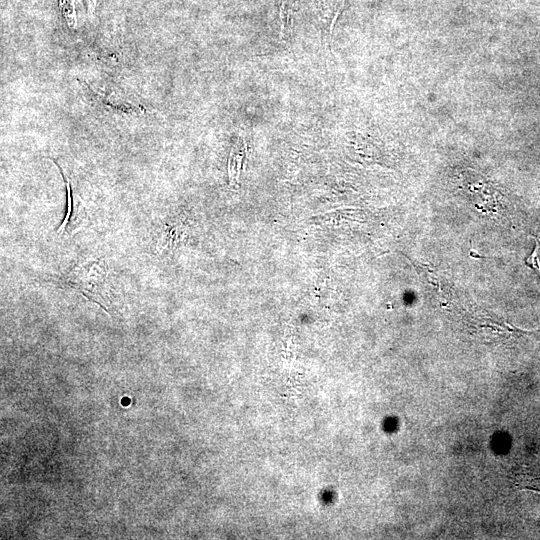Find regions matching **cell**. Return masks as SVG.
Returning a JSON list of instances; mask_svg holds the SVG:
<instances>
[{"label":"cell","instance_id":"6da1fadb","mask_svg":"<svg viewBox=\"0 0 540 540\" xmlns=\"http://www.w3.org/2000/svg\"><path fill=\"white\" fill-rule=\"evenodd\" d=\"M61 281L111 314L108 266L102 258H89L75 265Z\"/></svg>","mask_w":540,"mask_h":540},{"label":"cell","instance_id":"7a4b0ae2","mask_svg":"<svg viewBox=\"0 0 540 540\" xmlns=\"http://www.w3.org/2000/svg\"><path fill=\"white\" fill-rule=\"evenodd\" d=\"M61 172L66 185V211L61 225L57 229L59 236H71L84 226L87 215L83 203L75 198L70 181L60 165L51 159Z\"/></svg>","mask_w":540,"mask_h":540},{"label":"cell","instance_id":"3957f363","mask_svg":"<svg viewBox=\"0 0 540 540\" xmlns=\"http://www.w3.org/2000/svg\"><path fill=\"white\" fill-rule=\"evenodd\" d=\"M533 238L535 240V248L530 256L525 259V263L540 275V244L535 237Z\"/></svg>","mask_w":540,"mask_h":540}]
</instances>
